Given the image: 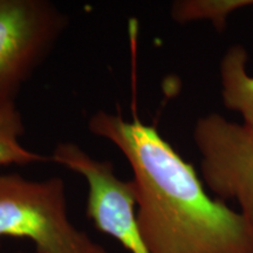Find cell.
I'll list each match as a JSON object with an SVG mask.
<instances>
[{"label":"cell","instance_id":"obj_1","mask_svg":"<svg viewBox=\"0 0 253 253\" xmlns=\"http://www.w3.org/2000/svg\"><path fill=\"white\" fill-rule=\"evenodd\" d=\"M88 130L130 166L136 220L150 253H253V226L208 195L194 167L155 126L101 109L88 119Z\"/></svg>","mask_w":253,"mask_h":253},{"label":"cell","instance_id":"obj_2","mask_svg":"<svg viewBox=\"0 0 253 253\" xmlns=\"http://www.w3.org/2000/svg\"><path fill=\"white\" fill-rule=\"evenodd\" d=\"M4 237L30 240L37 253H108L73 224L60 177L0 173V246Z\"/></svg>","mask_w":253,"mask_h":253},{"label":"cell","instance_id":"obj_3","mask_svg":"<svg viewBox=\"0 0 253 253\" xmlns=\"http://www.w3.org/2000/svg\"><path fill=\"white\" fill-rule=\"evenodd\" d=\"M67 25L48 0H0V103L15 102Z\"/></svg>","mask_w":253,"mask_h":253},{"label":"cell","instance_id":"obj_4","mask_svg":"<svg viewBox=\"0 0 253 253\" xmlns=\"http://www.w3.org/2000/svg\"><path fill=\"white\" fill-rule=\"evenodd\" d=\"M52 162L84 177L87 217L100 232L112 237L129 253H150L136 220L132 179L116 175L112 162L97 160L74 142H61L49 155Z\"/></svg>","mask_w":253,"mask_h":253},{"label":"cell","instance_id":"obj_5","mask_svg":"<svg viewBox=\"0 0 253 253\" xmlns=\"http://www.w3.org/2000/svg\"><path fill=\"white\" fill-rule=\"evenodd\" d=\"M192 137L205 185L221 199H236L253 226V126L209 114L197 120Z\"/></svg>","mask_w":253,"mask_h":253},{"label":"cell","instance_id":"obj_6","mask_svg":"<svg viewBox=\"0 0 253 253\" xmlns=\"http://www.w3.org/2000/svg\"><path fill=\"white\" fill-rule=\"evenodd\" d=\"M248 53L240 46H233L220 62V84L223 103L230 110L238 112L244 123L253 126V77L248 69Z\"/></svg>","mask_w":253,"mask_h":253},{"label":"cell","instance_id":"obj_7","mask_svg":"<svg viewBox=\"0 0 253 253\" xmlns=\"http://www.w3.org/2000/svg\"><path fill=\"white\" fill-rule=\"evenodd\" d=\"M24 134V120L17 103H0V170L50 161L49 156L27 149L21 142Z\"/></svg>","mask_w":253,"mask_h":253}]
</instances>
